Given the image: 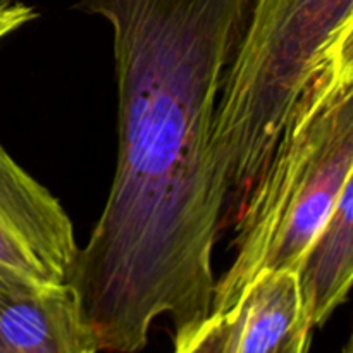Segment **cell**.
<instances>
[{
  "label": "cell",
  "instance_id": "obj_1",
  "mask_svg": "<svg viewBox=\"0 0 353 353\" xmlns=\"http://www.w3.org/2000/svg\"><path fill=\"white\" fill-rule=\"evenodd\" d=\"M250 2H78L112 28L117 81L112 185L65 281L99 352H140L157 317L179 341L212 316L228 202L214 121Z\"/></svg>",
  "mask_w": 353,
  "mask_h": 353
},
{
  "label": "cell",
  "instance_id": "obj_5",
  "mask_svg": "<svg viewBox=\"0 0 353 353\" xmlns=\"http://www.w3.org/2000/svg\"><path fill=\"white\" fill-rule=\"evenodd\" d=\"M230 316L231 353H307L312 326L303 310L296 272L257 276Z\"/></svg>",
  "mask_w": 353,
  "mask_h": 353
},
{
  "label": "cell",
  "instance_id": "obj_3",
  "mask_svg": "<svg viewBox=\"0 0 353 353\" xmlns=\"http://www.w3.org/2000/svg\"><path fill=\"white\" fill-rule=\"evenodd\" d=\"M78 248L64 207L0 143V279L65 285Z\"/></svg>",
  "mask_w": 353,
  "mask_h": 353
},
{
  "label": "cell",
  "instance_id": "obj_6",
  "mask_svg": "<svg viewBox=\"0 0 353 353\" xmlns=\"http://www.w3.org/2000/svg\"><path fill=\"white\" fill-rule=\"evenodd\" d=\"M310 326L319 327L345 303L353 279V178L343 186L327 219L296 271Z\"/></svg>",
  "mask_w": 353,
  "mask_h": 353
},
{
  "label": "cell",
  "instance_id": "obj_7",
  "mask_svg": "<svg viewBox=\"0 0 353 353\" xmlns=\"http://www.w3.org/2000/svg\"><path fill=\"white\" fill-rule=\"evenodd\" d=\"M233 321L230 314H212L199 330L185 340L174 341V353H231Z\"/></svg>",
  "mask_w": 353,
  "mask_h": 353
},
{
  "label": "cell",
  "instance_id": "obj_2",
  "mask_svg": "<svg viewBox=\"0 0 353 353\" xmlns=\"http://www.w3.org/2000/svg\"><path fill=\"white\" fill-rule=\"evenodd\" d=\"M352 178L353 33L305 86L245 200L233 224V261L214 286L212 314H230L264 272L299 271Z\"/></svg>",
  "mask_w": 353,
  "mask_h": 353
},
{
  "label": "cell",
  "instance_id": "obj_4",
  "mask_svg": "<svg viewBox=\"0 0 353 353\" xmlns=\"http://www.w3.org/2000/svg\"><path fill=\"white\" fill-rule=\"evenodd\" d=\"M68 285L0 279V353H97Z\"/></svg>",
  "mask_w": 353,
  "mask_h": 353
},
{
  "label": "cell",
  "instance_id": "obj_8",
  "mask_svg": "<svg viewBox=\"0 0 353 353\" xmlns=\"http://www.w3.org/2000/svg\"><path fill=\"white\" fill-rule=\"evenodd\" d=\"M38 16L37 10L19 0H0V40L9 37Z\"/></svg>",
  "mask_w": 353,
  "mask_h": 353
}]
</instances>
